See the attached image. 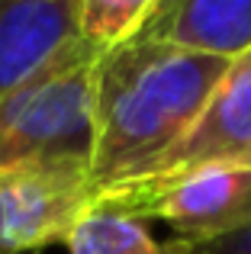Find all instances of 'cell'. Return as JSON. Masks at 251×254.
<instances>
[{"instance_id":"1","label":"cell","mask_w":251,"mask_h":254,"mask_svg":"<svg viewBox=\"0 0 251 254\" xmlns=\"http://www.w3.org/2000/svg\"><path fill=\"white\" fill-rule=\"evenodd\" d=\"M229 71V58L132 39L100 55L94 77L97 193L142 174L184 138Z\"/></svg>"},{"instance_id":"8","label":"cell","mask_w":251,"mask_h":254,"mask_svg":"<svg viewBox=\"0 0 251 254\" xmlns=\"http://www.w3.org/2000/svg\"><path fill=\"white\" fill-rule=\"evenodd\" d=\"M68 254H190V242H158L142 219L94 206L68 235Z\"/></svg>"},{"instance_id":"2","label":"cell","mask_w":251,"mask_h":254,"mask_svg":"<svg viewBox=\"0 0 251 254\" xmlns=\"http://www.w3.org/2000/svg\"><path fill=\"white\" fill-rule=\"evenodd\" d=\"M103 52L74 36L0 97V171L94 158V77Z\"/></svg>"},{"instance_id":"3","label":"cell","mask_w":251,"mask_h":254,"mask_svg":"<svg viewBox=\"0 0 251 254\" xmlns=\"http://www.w3.org/2000/svg\"><path fill=\"white\" fill-rule=\"evenodd\" d=\"M97 206L132 219H161L174 238L190 245L216 242L251 225V168H203L177 177L116 184Z\"/></svg>"},{"instance_id":"10","label":"cell","mask_w":251,"mask_h":254,"mask_svg":"<svg viewBox=\"0 0 251 254\" xmlns=\"http://www.w3.org/2000/svg\"><path fill=\"white\" fill-rule=\"evenodd\" d=\"M190 254H251V225L235 232V235L216 238V242L190 245Z\"/></svg>"},{"instance_id":"6","label":"cell","mask_w":251,"mask_h":254,"mask_svg":"<svg viewBox=\"0 0 251 254\" xmlns=\"http://www.w3.org/2000/svg\"><path fill=\"white\" fill-rule=\"evenodd\" d=\"M81 0H0V97L77 36Z\"/></svg>"},{"instance_id":"7","label":"cell","mask_w":251,"mask_h":254,"mask_svg":"<svg viewBox=\"0 0 251 254\" xmlns=\"http://www.w3.org/2000/svg\"><path fill=\"white\" fill-rule=\"evenodd\" d=\"M138 39L232 62L251 52V0H164Z\"/></svg>"},{"instance_id":"9","label":"cell","mask_w":251,"mask_h":254,"mask_svg":"<svg viewBox=\"0 0 251 254\" xmlns=\"http://www.w3.org/2000/svg\"><path fill=\"white\" fill-rule=\"evenodd\" d=\"M164 0H81L77 36L100 52L120 49L142 36L148 19Z\"/></svg>"},{"instance_id":"5","label":"cell","mask_w":251,"mask_h":254,"mask_svg":"<svg viewBox=\"0 0 251 254\" xmlns=\"http://www.w3.org/2000/svg\"><path fill=\"white\" fill-rule=\"evenodd\" d=\"M203 168H251V52L229 62L219 87L181 142L132 180L177 177Z\"/></svg>"},{"instance_id":"4","label":"cell","mask_w":251,"mask_h":254,"mask_svg":"<svg viewBox=\"0 0 251 254\" xmlns=\"http://www.w3.org/2000/svg\"><path fill=\"white\" fill-rule=\"evenodd\" d=\"M90 164L32 161L0 171V254H32L68 242L97 206Z\"/></svg>"}]
</instances>
